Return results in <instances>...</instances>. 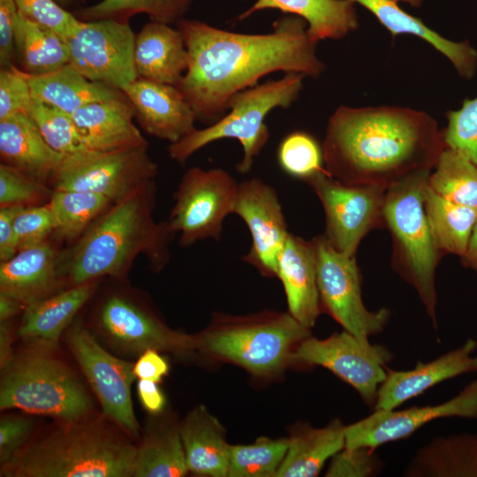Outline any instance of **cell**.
<instances>
[{"label":"cell","instance_id":"obj_1","mask_svg":"<svg viewBox=\"0 0 477 477\" xmlns=\"http://www.w3.org/2000/svg\"><path fill=\"white\" fill-rule=\"evenodd\" d=\"M188 66L176 86L196 119L211 125L226 114L230 99L274 72L317 77L325 68L307 32V22L288 14L267 34H241L196 19L178 21Z\"/></svg>","mask_w":477,"mask_h":477},{"label":"cell","instance_id":"obj_2","mask_svg":"<svg viewBox=\"0 0 477 477\" xmlns=\"http://www.w3.org/2000/svg\"><path fill=\"white\" fill-rule=\"evenodd\" d=\"M443 132L423 111L338 107L322 146L327 173L346 185L389 187L432 170L445 148Z\"/></svg>","mask_w":477,"mask_h":477},{"label":"cell","instance_id":"obj_3","mask_svg":"<svg viewBox=\"0 0 477 477\" xmlns=\"http://www.w3.org/2000/svg\"><path fill=\"white\" fill-rule=\"evenodd\" d=\"M155 180L145 183L113 202L77 240L59 251L64 288L104 276L121 280L140 255L154 272L167 266L177 233L168 221L155 220Z\"/></svg>","mask_w":477,"mask_h":477},{"label":"cell","instance_id":"obj_4","mask_svg":"<svg viewBox=\"0 0 477 477\" xmlns=\"http://www.w3.org/2000/svg\"><path fill=\"white\" fill-rule=\"evenodd\" d=\"M137 447L97 423L69 422L25 445L5 465L4 477H130Z\"/></svg>","mask_w":477,"mask_h":477},{"label":"cell","instance_id":"obj_5","mask_svg":"<svg viewBox=\"0 0 477 477\" xmlns=\"http://www.w3.org/2000/svg\"><path fill=\"white\" fill-rule=\"evenodd\" d=\"M312 336L288 312L263 310L245 315L215 313L196 334L197 352L235 364L257 377L280 375L292 365L296 347Z\"/></svg>","mask_w":477,"mask_h":477},{"label":"cell","instance_id":"obj_6","mask_svg":"<svg viewBox=\"0 0 477 477\" xmlns=\"http://www.w3.org/2000/svg\"><path fill=\"white\" fill-rule=\"evenodd\" d=\"M430 173L417 172L389 186L383 218L393 241V269L414 288L436 329L435 276L443 254L434 241L425 211L424 194Z\"/></svg>","mask_w":477,"mask_h":477},{"label":"cell","instance_id":"obj_7","mask_svg":"<svg viewBox=\"0 0 477 477\" xmlns=\"http://www.w3.org/2000/svg\"><path fill=\"white\" fill-rule=\"evenodd\" d=\"M304 78L299 73H285L281 79L268 80L235 94L228 102V114L170 144L167 148L169 156L184 163L198 150L214 141L235 139L243 149L237 170L247 173L269 141V131L265 123L268 114L276 108L288 109L298 99Z\"/></svg>","mask_w":477,"mask_h":477},{"label":"cell","instance_id":"obj_8","mask_svg":"<svg viewBox=\"0 0 477 477\" xmlns=\"http://www.w3.org/2000/svg\"><path fill=\"white\" fill-rule=\"evenodd\" d=\"M0 409H19L61 420H83L91 400L75 374L49 354L14 355L1 369Z\"/></svg>","mask_w":477,"mask_h":477},{"label":"cell","instance_id":"obj_9","mask_svg":"<svg viewBox=\"0 0 477 477\" xmlns=\"http://www.w3.org/2000/svg\"><path fill=\"white\" fill-rule=\"evenodd\" d=\"M157 172L148 145L108 151L85 149L64 155L49 184L54 190L89 192L116 202L154 180Z\"/></svg>","mask_w":477,"mask_h":477},{"label":"cell","instance_id":"obj_10","mask_svg":"<svg viewBox=\"0 0 477 477\" xmlns=\"http://www.w3.org/2000/svg\"><path fill=\"white\" fill-rule=\"evenodd\" d=\"M311 240L315 253L322 312L358 337L368 338L382 333L389 322L390 311L384 307L370 311L365 307L361 275L355 256L337 251L323 234Z\"/></svg>","mask_w":477,"mask_h":477},{"label":"cell","instance_id":"obj_11","mask_svg":"<svg viewBox=\"0 0 477 477\" xmlns=\"http://www.w3.org/2000/svg\"><path fill=\"white\" fill-rule=\"evenodd\" d=\"M238 184L220 168L192 167L183 175L167 220L182 246L220 238L226 216L233 214Z\"/></svg>","mask_w":477,"mask_h":477},{"label":"cell","instance_id":"obj_12","mask_svg":"<svg viewBox=\"0 0 477 477\" xmlns=\"http://www.w3.org/2000/svg\"><path fill=\"white\" fill-rule=\"evenodd\" d=\"M393 354L388 347L343 330L326 338L312 336L294 350L292 365L322 367L352 387L364 403L375 406L378 389Z\"/></svg>","mask_w":477,"mask_h":477},{"label":"cell","instance_id":"obj_13","mask_svg":"<svg viewBox=\"0 0 477 477\" xmlns=\"http://www.w3.org/2000/svg\"><path fill=\"white\" fill-rule=\"evenodd\" d=\"M325 214L324 236L337 251L353 257L362 238L385 225L383 207L387 187L344 184L325 170L306 179Z\"/></svg>","mask_w":477,"mask_h":477},{"label":"cell","instance_id":"obj_14","mask_svg":"<svg viewBox=\"0 0 477 477\" xmlns=\"http://www.w3.org/2000/svg\"><path fill=\"white\" fill-rule=\"evenodd\" d=\"M135 36L127 21L81 20L65 38L69 64L88 80L123 91L138 79Z\"/></svg>","mask_w":477,"mask_h":477},{"label":"cell","instance_id":"obj_15","mask_svg":"<svg viewBox=\"0 0 477 477\" xmlns=\"http://www.w3.org/2000/svg\"><path fill=\"white\" fill-rule=\"evenodd\" d=\"M67 343L103 413L131 435L139 436L131 395V385L136 378L134 364L111 355L80 324L70 329Z\"/></svg>","mask_w":477,"mask_h":477},{"label":"cell","instance_id":"obj_16","mask_svg":"<svg viewBox=\"0 0 477 477\" xmlns=\"http://www.w3.org/2000/svg\"><path fill=\"white\" fill-rule=\"evenodd\" d=\"M98 324L117 347L140 355L147 350L186 357L197 352L195 335L169 328L152 311L124 294L108 296L100 307Z\"/></svg>","mask_w":477,"mask_h":477},{"label":"cell","instance_id":"obj_17","mask_svg":"<svg viewBox=\"0 0 477 477\" xmlns=\"http://www.w3.org/2000/svg\"><path fill=\"white\" fill-rule=\"evenodd\" d=\"M445 418L477 420V379L453 398L437 405L375 410L370 415L346 425L344 447L375 450L385 443L410 437L433 420Z\"/></svg>","mask_w":477,"mask_h":477},{"label":"cell","instance_id":"obj_18","mask_svg":"<svg viewBox=\"0 0 477 477\" xmlns=\"http://www.w3.org/2000/svg\"><path fill=\"white\" fill-rule=\"evenodd\" d=\"M233 214L244 221L251 235L250 249L242 261L263 276H276L277 257L290 234L276 190L261 178L242 181Z\"/></svg>","mask_w":477,"mask_h":477},{"label":"cell","instance_id":"obj_19","mask_svg":"<svg viewBox=\"0 0 477 477\" xmlns=\"http://www.w3.org/2000/svg\"><path fill=\"white\" fill-rule=\"evenodd\" d=\"M477 340L467 338L463 344L428 362L419 360L409 370H392L381 383L374 410L397 409L447 380L477 372Z\"/></svg>","mask_w":477,"mask_h":477},{"label":"cell","instance_id":"obj_20","mask_svg":"<svg viewBox=\"0 0 477 477\" xmlns=\"http://www.w3.org/2000/svg\"><path fill=\"white\" fill-rule=\"evenodd\" d=\"M123 92L135 110V119L148 134L171 144L196 129L195 113L176 86L137 79Z\"/></svg>","mask_w":477,"mask_h":477},{"label":"cell","instance_id":"obj_21","mask_svg":"<svg viewBox=\"0 0 477 477\" xmlns=\"http://www.w3.org/2000/svg\"><path fill=\"white\" fill-rule=\"evenodd\" d=\"M59 251L49 238L0 261V292L26 308L64 289L58 271Z\"/></svg>","mask_w":477,"mask_h":477},{"label":"cell","instance_id":"obj_22","mask_svg":"<svg viewBox=\"0 0 477 477\" xmlns=\"http://www.w3.org/2000/svg\"><path fill=\"white\" fill-rule=\"evenodd\" d=\"M276 276L284 286L287 312L312 329L322 313L312 240L290 232L277 257Z\"/></svg>","mask_w":477,"mask_h":477},{"label":"cell","instance_id":"obj_23","mask_svg":"<svg viewBox=\"0 0 477 477\" xmlns=\"http://www.w3.org/2000/svg\"><path fill=\"white\" fill-rule=\"evenodd\" d=\"M87 149L108 151L148 145L135 125V110L125 95L87 104L72 114Z\"/></svg>","mask_w":477,"mask_h":477},{"label":"cell","instance_id":"obj_24","mask_svg":"<svg viewBox=\"0 0 477 477\" xmlns=\"http://www.w3.org/2000/svg\"><path fill=\"white\" fill-rule=\"evenodd\" d=\"M64 155L46 142L26 113L0 120L1 163L49 185Z\"/></svg>","mask_w":477,"mask_h":477},{"label":"cell","instance_id":"obj_25","mask_svg":"<svg viewBox=\"0 0 477 477\" xmlns=\"http://www.w3.org/2000/svg\"><path fill=\"white\" fill-rule=\"evenodd\" d=\"M134 65L138 79L177 86L188 66L181 32L157 21L144 25L135 36Z\"/></svg>","mask_w":477,"mask_h":477},{"label":"cell","instance_id":"obj_26","mask_svg":"<svg viewBox=\"0 0 477 477\" xmlns=\"http://www.w3.org/2000/svg\"><path fill=\"white\" fill-rule=\"evenodd\" d=\"M180 435L189 473L200 476H228L231 444L226 431L203 405L180 422Z\"/></svg>","mask_w":477,"mask_h":477},{"label":"cell","instance_id":"obj_27","mask_svg":"<svg viewBox=\"0 0 477 477\" xmlns=\"http://www.w3.org/2000/svg\"><path fill=\"white\" fill-rule=\"evenodd\" d=\"M99 280L64 288L28 305L18 334L24 339L53 347L74 316L95 293Z\"/></svg>","mask_w":477,"mask_h":477},{"label":"cell","instance_id":"obj_28","mask_svg":"<svg viewBox=\"0 0 477 477\" xmlns=\"http://www.w3.org/2000/svg\"><path fill=\"white\" fill-rule=\"evenodd\" d=\"M269 9L303 19L307 34L315 44L321 40L341 39L359 26L352 0H256L236 19L244 20L254 12Z\"/></svg>","mask_w":477,"mask_h":477},{"label":"cell","instance_id":"obj_29","mask_svg":"<svg viewBox=\"0 0 477 477\" xmlns=\"http://www.w3.org/2000/svg\"><path fill=\"white\" fill-rule=\"evenodd\" d=\"M345 428L339 418L322 428L296 425L288 437V449L276 477L318 476L326 462L344 448Z\"/></svg>","mask_w":477,"mask_h":477},{"label":"cell","instance_id":"obj_30","mask_svg":"<svg viewBox=\"0 0 477 477\" xmlns=\"http://www.w3.org/2000/svg\"><path fill=\"white\" fill-rule=\"evenodd\" d=\"M405 477H477V432L437 436L419 448Z\"/></svg>","mask_w":477,"mask_h":477},{"label":"cell","instance_id":"obj_31","mask_svg":"<svg viewBox=\"0 0 477 477\" xmlns=\"http://www.w3.org/2000/svg\"><path fill=\"white\" fill-rule=\"evenodd\" d=\"M370 11L392 34H409L419 36L445 56L458 73L471 79L477 68V51L468 42H456L442 37L420 19L398 7L394 0H352Z\"/></svg>","mask_w":477,"mask_h":477},{"label":"cell","instance_id":"obj_32","mask_svg":"<svg viewBox=\"0 0 477 477\" xmlns=\"http://www.w3.org/2000/svg\"><path fill=\"white\" fill-rule=\"evenodd\" d=\"M26 78L34 99L69 114L87 104L125 95L121 90L88 80L70 64L42 75L26 74Z\"/></svg>","mask_w":477,"mask_h":477},{"label":"cell","instance_id":"obj_33","mask_svg":"<svg viewBox=\"0 0 477 477\" xmlns=\"http://www.w3.org/2000/svg\"><path fill=\"white\" fill-rule=\"evenodd\" d=\"M188 473L180 423L169 416L152 420L137 447L133 476L182 477Z\"/></svg>","mask_w":477,"mask_h":477},{"label":"cell","instance_id":"obj_34","mask_svg":"<svg viewBox=\"0 0 477 477\" xmlns=\"http://www.w3.org/2000/svg\"><path fill=\"white\" fill-rule=\"evenodd\" d=\"M17 66L28 75H42L69 64L65 38L19 12L15 19Z\"/></svg>","mask_w":477,"mask_h":477},{"label":"cell","instance_id":"obj_35","mask_svg":"<svg viewBox=\"0 0 477 477\" xmlns=\"http://www.w3.org/2000/svg\"><path fill=\"white\" fill-rule=\"evenodd\" d=\"M424 205L434 241L443 254L461 256L477 221V209L449 201L428 185Z\"/></svg>","mask_w":477,"mask_h":477},{"label":"cell","instance_id":"obj_36","mask_svg":"<svg viewBox=\"0 0 477 477\" xmlns=\"http://www.w3.org/2000/svg\"><path fill=\"white\" fill-rule=\"evenodd\" d=\"M54 220L52 239L77 240L113 202L89 192L54 190L48 202Z\"/></svg>","mask_w":477,"mask_h":477},{"label":"cell","instance_id":"obj_37","mask_svg":"<svg viewBox=\"0 0 477 477\" xmlns=\"http://www.w3.org/2000/svg\"><path fill=\"white\" fill-rule=\"evenodd\" d=\"M435 170L428 177L429 187L439 196L456 204L477 209V166L461 153L445 148Z\"/></svg>","mask_w":477,"mask_h":477},{"label":"cell","instance_id":"obj_38","mask_svg":"<svg viewBox=\"0 0 477 477\" xmlns=\"http://www.w3.org/2000/svg\"><path fill=\"white\" fill-rule=\"evenodd\" d=\"M194 0H102L74 11L82 21L113 19L129 22L138 13L148 15L152 21L166 24L178 22Z\"/></svg>","mask_w":477,"mask_h":477},{"label":"cell","instance_id":"obj_39","mask_svg":"<svg viewBox=\"0 0 477 477\" xmlns=\"http://www.w3.org/2000/svg\"><path fill=\"white\" fill-rule=\"evenodd\" d=\"M288 445V437H259L251 444L231 445L228 477H276Z\"/></svg>","mask_w":477,"mask_h":477},{"label":"cell","instance_id":"obj_40","mask_svg":"<svg viewBox=\"0 0 477 477\" xmlns=\"http://www.w3.org/2000/svg\"><path fill=\"white\" fill-rule=\"evenodd\" d=\"M25 113L34 122L46 142L57 152L66 155L87 149L72 114L34 98Z\"/></svg>","mask_w":477,"mask_h":477},{"label":"cell","instance_id":"obj_41","mask_svg":"<svg viewBox=\"0 0 477 477\" xmlns=\"http://www.w3.org/2000/svg\"><path fill=\"white\" fill-rule=\"evenodd\" d=\"M277 161L286 174L304 181L325 170L322 147L311 134L303 131L292 132L282 140Z\"/></svg>","mask_w":477,"mask_h":477},{"label":"cell","instance_id":"obj_42","mask_svg":"<svg viewBox=\"0 0 477 477\" xmlns=\"http://www.w3.org/2000/svg\"><path fill=\"white\" fill-rule=\"evenodd\" d=\"M53 188L14 168L0 164V207H32L49 201Z\"/></svg>","mask_w":477,"mask_h":477},{"label":"cell","instance_id":"obj_43","mask_svg":"<svg viewBox=\"0 0 477 477\" xmlns=\"http://www.w3.org/2000/svg\"><path fill=\"white\" fill-rule=\"evenodd\" d=\"M443 132L445 147L456 150L477 166V96L466 100L461 108L449 111Z\"/></svg>","mask_w":477,"mask_h":477},{"label":"cell","instance_id":"obj_44","mask_svg":"<svg viewBox=\"0 0 477 477\" xmlns=\"http://www.w3.org/2000/svg\"><path fill=\"white\" fill-rule=\"evenodd\" d=\"M54 220L49 203L24 208L14 222L17 252L51 238Z\"/></svg>","mask_w":477,"mask_h":477},{"label":"cell","instance_id":"obj_45","mask_svg":"<svg viewBox=\"0 0 477 477\" xmlns=\"http://www.w3.org/2000/svg\"><path fill=\"white\" fill-rule=\"evenodd\" d=\"M18 12L26 19L49 28L66 38L80 26L77 19L53 0H14Z\"/></svg>","mask_w":477,"mask_h":477},{"label":"cell","instance_id":"obj_46","mask_svg":"<svg viewBox=\"0 0 477 477\" xmlns=\"http://www.w3.org/2000/svg\"><path fill=\"white\" fill-rule=\"evenodd\" d=\"M382 468L383 463L375 450L365 447H344L330 458L325 476L373 477Z\"/></svg>","mask_w":477,"mask_h":477},{"label":"cell","instance_id":"obj_47","mask_svg":"<svg viewBox=\"0 0 477 477\" xmlns=\"http://www.w3.org/2000/svg\"><path fill=\"white\" fill-rule=\"evenodd\" d=\"M33 97L26 74L17 66L0 70V120L27 109Z\"/></svg>","mask_w":477,"mask_h":477},{"label":"cell","instance_id":"obj_48","mask_svg":"<svg viewBox=\"0 0 477 477\" xmlns=\"http://www.w3.org/2000/svg\"><path fill=\"white\" fill-rule=\"evenodd\" d=\"M34 421L23 415L3 416L0 420V463H8L29 439Z\"/></svg>","mask_w":477,"mask_h":477},{"label":"cell","instance_id":"obj_49","mask_svg":"<svg viewBox=\"0 0 477 477\" xmlns=\"http://www.w3.org/2000/svg\"><path fill=\"white\" fill-rule=\"evenodd\" d=\"M18 9L14 0H0V67L17 66L15 55V19Z\"/></svg>","mask_w":477,"mask_h":477},{"label":"cell","instance_id":"obj_50","mask_svg":"<svg viewBox=\"0 0 477 477\" xmlns=\"http://www.w3.org/2000/svg\"><path fill=\"white\" fill-rule=\"evenodd\" d=\"M170 366L160 352L149 349L142 352L133 366L139 380H148L159 383L169 373Z\"/></svg>","mask_w":477,"mask_h":477},{"label":"cell","instance_id":"obj_51","mask_svg":"<svg viewBox=\"0 0 477 477\" xmlns=\"http://www.w3.org/2000/svg\"><path fill=\"white\" fill-rule=\"evenodd\" d=\"M25 207H0V261L11 258L16 253L14 241V222Z\"/></svg>","mask_w":477,"mask_h":477},{"label":"cell","instance_id":"obj_52","mask_svg":"<svg viewBox=\"0 0 477 477\" xmlns=\"http://www.w3.org/2000/svg\"><path fill=\"white\" fill-rule=\"evenodd\" d=\"M137 393L143 408L154 415L161 413L166 405V398L157 382L139 380Z\"/></svg>","mask_w":477,"mask_h":477},{"label":"cell","instance_id":"obj_53","mask_svg":"<svg viewBox=\"0 0 477 477\" xmlns=\"http://www.w3.org/2000/svg\"><path fill=\"white\" fill-rule=\"evenodd\" d=\"M12 331L10 321L0 323V367L4 368L14 356L11 348Z\"/></svg>","mask_w":477,"mask_h":477},{"label":"cell","instance_id":"obj_54","mask_svg":"<svg viewBox=\"0 0 477 477\" xmlns=\"http://www.w3.org/2000/svg\"><path fill=\"white\" fill-rule=\"evenodd\" d=\"M24 310L25 307L20 302L0 292V322L11 321Z\"/></svg>","mask_w":477,"mask_h":477},{"label":"cell","instance_id":"obj_55","mask_svg":"<svg viewBox=\"0 0 477 477\" xmlns=\"http://www.w3.org/2000/svg\"><path fill=\"white\" fill-rule=\"evenodd\" d=\"M465 268L474 270L477 274V221L473 228L466 249L460 256Z\"/></svg>","mask_w":477,"mask_h":477},{"label":"cell","instance_id":"obj_56","mask_svg":"<svg viewBox=\"0 0 477 477\" xmlns=\"http://www.w3.org/2000/svg\"><path fill=\"white\" fill-rule=\"evenodd\" d=\"M394 1H405L409 3L413 6H420L421 4V0H394Z\"/></svg>","mask_w":477,"mask_h":477}]
</instances>
